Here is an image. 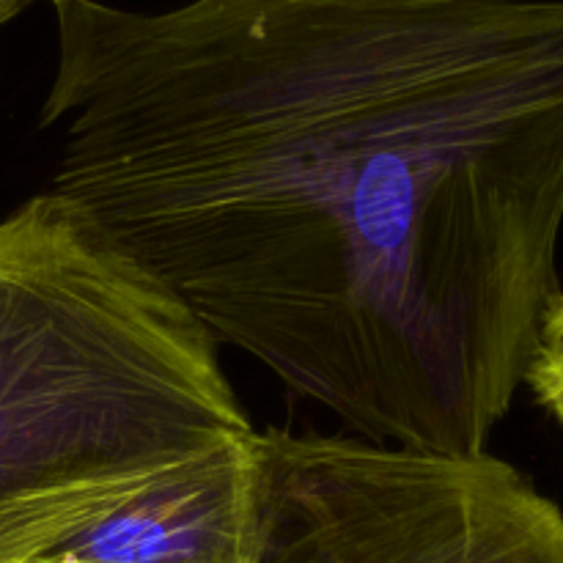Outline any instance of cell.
<instances>
[{
	"label": "cell",
	"mask_w": 563,
	"mask_h": 563,
	"mask_svg": "<svg viewBox=\"0 0 563 563\" xmlns=\"http://www.w3.org/2000/svg\"><path fill=\"white\" fill-rule=\"evenodd\" d=\"M55 16L49 192L357 438L487 451L563 297V0Z\"/></svg>",
	"instance_id": "obj_1"
},
{
	"label": "cell",
	"mask_w": 563,
	"mask_h": 563,
	"mask_svg": "<svg viewBox=\"0 0 563 563\" xmlns=\"http://www.w3.org/2000/svg\"><path fill=\"white\" fill-rule=\"evenodd\" d=\"M253 432L212 335L64 198L0 218V563Z\"/></svg>",
	"instance_id": "obj_2"
},
{
	"label": "cell",
	"mask_w": 563,
	"mask_h": 563,
	"mask_svg": "<svg viewBox=\"0 0 563 563\" xmlns=\"http://www.w3.org/2000/svg\"><path fill=\"white\" fill-rule=\"evenodd\" d=\"M251 563H563V515L487 454L253 432Z\"/></svg>",
	"instance_id": "obj_3"
},
{
	"label": "cell",
	"mask_w": 563,
	"mask_h": 563,
	"mask_svg": "<svg viewBox=\"0 0 563 563\" xmlns=\"http://www.w3.org/2000/svg\"><path fill=\"white\" fill-rule=\"evenodd\" d=\"M247 440L168 467L33 563H251Z\"/></svg>",
	"instance_id": "obj_4"
},
{
	"label": "cell",
	"mask_w": 563,
	"mask_h": 563,
	"mask_svg": "<svg viewBox=\"0 0 563 563\" xmlns=\"http://www.w3.org/2000/svg\"><path fill=\"white\" fill-rule=\"evenodd\" d=\"M526 385L533 390L539 405L563 423V297L544 319Z\"/></svg>",
	"instance_id": "obj_5"
},
{
	"label": "cell",
	"mask_w": 563,
	"mask_h": 563,
	"mask_svg": "<svg viewBox=\"0 0 563 563\" xmlns=\"http://www.w3.org/2000/svg\"><path fill=\"white\" fill-rule=\"evenodd\" d=\"M31 3H36V0H0V22L14 20V16L20 14V11H25ZM49 3L55 5L58 0H49Z\"/></svg>",
	"instance_id": "obj_6"
},
{
	"label": "cell",
	"mask_w": 563,
	"mask_h": 563,
	"mask_svg": "<svg viewBox=\"0 0 563 563\" xmlns=\"http://www.w3.org/2000/svg\"><path fill=\"white\" fill-rule=\"evenodd\" d=\"M0 25H3V22H0Z\"/></svg>",
	"instance_id": "obj_7"
}]
</instances>
